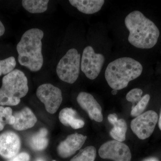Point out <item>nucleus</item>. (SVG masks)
<instances>
[{"mask_svg":"<svg viewBox=\"0 0 161 161\" xmlns=\"http://www.w3.org/2000/svg\"><path fill=\"white\" fill-rule=\"evenodd\" d=\"M13 115L15 118V122L13 127L18 131H24L32 128L37 121L33 112L27 107L15 112Z\"/></svg>","mask_w":161,"mask_h":161,"instance_id":"obj_13","label":"nucleus"},{"mask_svg":"<svg viewBox=\"0 0 161 161\" xmlns=\"http://www.w3.org/2000/svg\"><path fill=\"white\" fill-rule=\"evenodd\" d=\"M37 161H43L42 159H38V160H37Z\"/></svg>","mask_w":161,"mask_h":161,"instance_id":"obj_29","label":"nucleus"},{"mask_svg":"<svg viewBox=\"0 0 161 161\" xmlns=\"http://www.w3.org/2000/svg\"><path fill=\"white\" fill-rule=\"evenodd\" d=\"M144 161H159L157 158H150L147 159Z\"/></svg>","mask_w":161,"mask_h":161,"instance_id":"obj_26","label":"nucleus"},{"mask_svg":"<svg viewBox=\"0 0 161 161\" xmlns=\"http://www.w3.org/2000/svg\"><path fill=\"white\" fill-rule=\"evenodd\" d=\"M70 4L85 14H92L100 11L105 3L103 0H70Z\"/></svg>","mask_w":161,"mask_h":161,"instance_id":"obj_14","label":"nucleus"},{"mask_svg":"<svg viewBox=\"0 0 161 161\" xmlns=\"http://www.w3.org/2000/svg\"><path fill=\"white\" fill-rule=\"evenodd\" d=\"M43 36V31L32 28L23 34L17 45L19 63L32 72L38 71L43 66L41 40Z\"/></svg>","mask_w":161,"mask_h":161,"instance_id":"obj_2","label":"nucleus"},{"mask_svg":"<svg viewBox=\"0 0 161 161\" xmlns=\"http://www.w3.org/2000/svg\"><path fill=\"white\" fill-rule=\"evenodd\" d=\"M108 120L114 126L110 131V135L115 140L119 142L125 141L127 130V125L125 119H118L115 114H111L108 115Z\"/></svg>","mask_w":161,"mask_h":161,"instance_id":"obj_15","label":"nucleus"},{"mask_svg":"<svg viewBox=\"0 0 161 161\" xmlns=\"http://www.w3.org/2000/svg\"><path fill=\"white\" fill-rule=\"evenodd\" d=\"M30 159L29 154L26 152H22L11 159L9 161H29Z\"/></svg>","mask_w":161,"mask_h":161,"instance_id":"obj_24","label":"nucleus"},{"mask_svg":"<svg viewBox=\"0 0 161 161\" xmlns=\"http://www.w3.org/2000/svg\"><path fill=\"white\" fill-rule=\"evenodd\" d=\"M16 65V61L14 57L0 60V76L11 73L14 70Z\"/></svg>","mask_w":161,"mask_h":161,"instance_id":"obj_21","label":"nucleus"},{"mask_svg":"<svg viewBox=\"0 0 161 161\" xmlns=\"http://www.w3.org/2000/svg\"><path fill=\"white\" fill-rule=\"evenodd\" d=\"M5 32V27L2 22L0 21V37L4 35Z\"/></svg>","mask_w":161,"mask_h":161,"instance_id":"obj_25","label":"nucleus"},{"mask_svg":"<svg viewBox=\"0 0 161 161\" xmlns=\"http://www.w3.org/2000/svg\"><path fill=\"white\" fill-rule=\"evenodd\" d=\"M142 90L139 88H134L128 92L126 95V99L128 101L135 103L139 101L142 98Z\"/></svg>","mask_w":161,"mask_h":161,"instance_id":"obj_23","label":"nucleus"},{"mask_svg":"<svg viewBox=\"0 0 161 161\" xmlns=\"http://www.w3.org/2000/svg\"><path fill=\"white\" fill-rule=\"evenodd\" d=\"M21 142L15 132L8 131L0 135V156L3 158L12 159L19 152Z\"/></svg>","mask_w":161,"mask_h":161,"instance_id":"obj_10","label":"nucleus"},{"mask_svg":"<svg viewBox=\"0 0 161 161\" xmlns=\"http://www.w3.org/2000/svg\"><path fill=\"white\" fill-rule=\"evenodd\" d=\"M158 119L157 113L150 110L133 119L131 121V128L138 138L145 140L152 135Z\"/></svg>","mask_w":161,"mask_h":161,"instance_id":"obj_7","label":"nucleus"},{"mask_svg":"<svg viewBox=\"0 0 161 161\" xmlns=\"http://www.w3.org/2000/svg\"><path fill=\"white\" fill-rule=\"evenodd\" d=\"M150 95L149 94L144 95L136 105L132 106L131 115L133 117H137L142 114V112L147 108L150 100Z\"/></svg>","mask_w":161,"mask_h":161,"instance_id":"obj_22","label":"nucleus"},{"mask_svg":"<svg viewBox=\"0 0 161 161\" xmlns=\"http://www.w3.org/2000/svg\"><path fill=\"white\" fill-rule=\"evenodd\" d=\"M125 24L130 33L128 41L132 46L150 49L157 43L160 36L158 27L141 11L134 10L127 15Z\"/></svg>","mask_w":161,"mask_h":161,"instance_id":"obj_1","label":"nucleus"},{"mask_svg":"<svg viewBox=\"0 0 161 161\" xmlns=\"http://www.w3.org/2000/svg\"><path fill=\"white\" fill-rule=\"evenodd\" d=\"M48 131L46 128H42L39 132L32 136L29 141L30 147L36 151H42L48 146Z\"/></svg>","mask_w":161,"mask_h":161,"instance_id":"obj_17","label":"nucleus"},{"mask_svg":"<svg viewBox=\"0 0 161 161\" xmlns=\"http://www.w3.org/2000/svg\"><path fill=\"white\" fill-rule=\"evenodd\" d=\"M55 161V160H53V161Z\"/></svg>","mask_w":161,"mask_h":161,"instance_id":"obj_30","label":"nucleus"},{"mask_svg":"<svg viewBox=\"0 0 161 161\" xmlns=\"http://www.w3.org/2000/svg\"><path fill=\"white\" fill-rule=\"evenodd\" d=\"M14 122L15 118L11 108L0 106V131L4 129L6 125H13Z\"/></svg>","mask_w":161,"mask_h":161,"instance_id":"obj_20","label":"nucleus"},{"mask_svg":"<svg viewBox=\"0 0 161 161\" xmlns=\"http://www.w3.org/2000/svg\"><path fill=\"white\" fill-rule=\"evenodd\" d=\"M143 68L140 62L130 57H122L110 62L105 72V78L110 87L118 91L128 86L138 78Z\"/></svg>","mask_w":161,"mask_h":161,"instance_id":"obj_3","label":"nucleus"},{"mask_svg":"<svg viewBox=\"0 0 161 161\" xmlns=\"http://www.w3.org/2000/svg\"><path fill=\"white\" fill-rule=\"evenodd\" d=\"M87 136L82 134H71L62 141L57 148L58 155L62 158H67L75 154L85 142Z\"/></svg>","mask_w":161,"mask_h":161,"instance_id":"obj_12","label":"nucleus"},{"mask_svg":"<svg viewBox=\"0 0 161 161\" xmlns=\"http://www.w3.org/2000/svg\"><path fill=\"white\" fill-rule=\"evenodd\" d=\"M158 126L160 130H161V109L160 113L159 118L158 119Z\"/></svg>","mask_w":161,"mask_h":161,"instance_id":"obj_27","label":"nucleus"},{"mask_svg":"<svg viewBox=\"0 0 161 161\" xmlns=\"http://www.w3.org/2000/svg\"><path fill=\"white\" fill-rule=\"evenodd\" d=\"M117 91H116V90H113V92H112V93L113 95H115V94H117Z\"/></svg>","mask_w":161,"mask_h":161,"instance_id":"obj_28","label":"nucleus"},{"mask_svg":"<svg viewBox=\"0 0 161 161\" xmlns=\"http://www.w3.org/2000/svg\"><path fill=\"white\" fill-rule=\"evenodd\" d=\"M81 56L77 49L71 48L62 57L57 67L58 77L66 83L73 84L79 77Z\"/></svg>","mask_w":161,"mask_h":161,"instance_id":"obj_5","label":"nucleus"},{"mask_svg":"<svg viewBox=\"0 0 161 161\" xmlns=\"http://www.w3.org/2000/svg\"><path fill=\"white\" fill-rule=\"evenodd\" d=\"M77 115V112L72 108H64L59 113V120L65 126L71 127L75 130L83 128L84 121L78 118Z\"/></svg>","mask_w":161,"mask_h":161,"instance_id":"obj_16","label":"nucleus"},{"mask_svg":"<svg viewBox=\"0 0 161 161\" xmlns=\"http://www.w3.org/2000/svg\"><path fill=\"white\" fill-rule=\"evenodd\" d=\"M96 157V150L93 146L85 148L70 161H94Z\"/></svg>","mask_w":161,"mask_h":161,"instance_id":"obj_19","label":"nucleus"},{"mask_svg":"<svg viewBox=\"0 0 161 161\" xmlns=\"http://www.w3.org/2000/svg\"><path fill=\"white\" fill-rule=\"evenodd\" d=\"M78 104L86 112L90 119L97 122L103 120L102 108L93 95L85 92H81L77 97Z\"/></svg>","mask_w":161,"mask_h":161,"instance_id":"obj_11","label":"nucleus"},{"mask_svg":"<svg viewBox=\"0 0 161 161\" xmlns=\"http://www.w3.org/2000/svg\"><path fill=\"white\" fill-rule=\"evenodd\" d=\"M29 91L28 80L20 70H14L4 76L0 88V105L16 106Z\"/></svg>","mask_w":161,"mask_h":161,"instance_id":"obj_4","label":"nucleus"},{"mask_svg":"<svg viewBox=\"0 0 161 161\" xmlns=\"http://www.w3.org/2000/svg\"><path fill=\"white\" fill-rule=\"evenodd\" d=\"M105 60L103 54L95 53L92 47L87 46L82 53L80 69L87 78L94 80L100 74Z\"/></svg>","mask_w":161,"mask_h":161,"instance_id":"obj_6","label":"nucleus"},{"mask_svg":"<svg viewBox=\"0 0 161 161\" xmlns=\"http://www.w3.org/2000/svg\"><path fill=\"white\" fill-rule=\"evenodd\" d=\"M48 0H23L22 6L32 14H40L46 11L48 7Z\"/></svg>","mask_w":161,"mask_h":161,"instance_id":"obj_18","label":"nucleus"},{"mask_svg":"<svg viewBox=\"0 0 161 161\" xmlns=\"http://www.w3.org/2000/svg\"><path fill=\"white\" fill-rule=\"evenodd\" d=\"M36 95L50 114L57 112L63 100L61 90L50 83L43 84L38 87Z\"/></svg>","mask_w":161,"mask_h":161,"instance_id":"obj_8","label":"nucleus"},{"mask_svg":"<svg viewBox=\"0 0 161 161\" xmlns=\"http://www.w3.org/2000/svg\"><path fill=\"white\" fill-rule=\"evenodd\" d=\"M98 153L101 158L114 161H130L132 158L129 147L123 143L115 140L108 141L102 145Z\"/></svg>","mask_w":161,"mask_h":161,"instance_id":"obj_9","label":"nucleus"}]
</instances>
